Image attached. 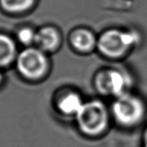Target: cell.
Segmentation results:
<instances>
[{
    "instance_id": "1",
    "label": "cell",
    "mask_w": 147,
    "mask_h": 147,
    "mask_svg": "<svg viewBox=\"0 0 147 147\" xmlns=\"http://www.w3.org/2000/svg\"><path fill=\"white\" fill-rule=\"evenodd\" d=\"M138 40L140 37L136 32L113 28L104 31L97 37L96 48L104 56L115 59L124 56Z\"/></svg>"
},
{
    "instance_id": "2",
    "label": "cell",
    "mask_w": 147,
    "mask_h": 147,
    "mask_svg": "<svg viewBox=\"0 0 147 147\" xmlns=\"http://www.w3.org/2000/svg\"><path fill=\"white\" fill-rule=\"evenodd\" d=\"M75 116L81 131L88 135H97L102 133L109 122L107 109L99 100L83 104Z\"/></svg>"
},
{
    "instance_id": "3",
    "label": "cell",
    "mask_w": 147,
    "mask_h": 147,
    "mask_svg": "<svg viewBox=\"0 0 147 147\" xmlns=\"http://www.w3.org/2000/svg\"><path fill=\"white\" fill-rule=\"evenodd\" d=\"M17 67L22 75L26 78H40L48 69L47 53L36 47L26 48L17 58Z\"/></svg>"
},
{
    "instance_id": "4",
    "label": "cell",
    "mask_w": 147,
    "mask_h": 147,
    "mask_svg": "<svg viewBox=\"0 0 147 147\" xmlns=\"http://www.w3.org/2000/svg\"><path fill=\"white\" fill-rule=\"evenodd\" d=\"M145 107L138 97L128 93L117 97L112 105V113L118 123L132 126L143 118Z\"/></svg>"
},
{
    "instance_id": "5",
    "label": "cell",
    "mask_w": 147,
    "mask_h": 147,
    "mask_svg": "<svg viewBox=\"0 0 147 147\" xmlns=\"http://www.w3.org/2000/svg\"><path fill=\"white\" fill-rule=\"evenodd\" d=\"M127 75L121 70L109 69L98 74L96 83L99 91L118 97L127 93L126 89L129 83Z\"/></svg>"
},
{
    "instance_id": "6",
    "label": "cell",
    "mask_w": 147,
    "mask_h": 147,
    "mask_svg": "<svg viewBox=\"0 0 147 147\" xmlns=\"http://www.w3.org/2000/svg\"><path fill=\"white\" fill-rule=\"evenodd\" d=\"M62 40V34L55 26H45L36 31L34 45L45 53H51L59 48Z\"/></svg>"
},
{
    "instance_id": "7",
    "label": "cell",
    "mask_w": 147,
    "mask_h": 147,
    "mask_svg": "<svg viewBox=\"0 0 147 147\" xmlns=\"http://www.w3.org/2000/svg\"><path fill=\"white\" fill-rule=\"evenodd\" d=\"M69 40L74 50L82 54L90 53L97 46V37L95 33L84 27L74 29L70 32Z\"/></svg>"
},
{
    "instance_id": "8",
    "label": "cell",
    "mask_w": 147,
    "mask_h": 147,
    "mask_svg": "<svg viewBox=\"0 0 147 147\" xmlns=\"http://www.w3.org/2000/svg\"><path fill=\"white\" fill-rule=\"evenodd\" d=\"M83 104L79 95L74 93H69L61 97L58 103V107L63 114L76 115Z\"/></svg>"
},
{
    "instance_id": "9",
    "label": "cell",
    "mask_w": 147,
    "mask_h": 147,
    "mask_svg": "<svg viewBox=\"0 0 147 147\" xmlns=\"http://www.w3.org/2000/svg\"><path fill=\"white\" fill-rule=\"evenodd\" d=\"M16 56V46L13 40L0 33V67L7 66Z\"/></svg>"
},
{
    "instance_id": "10",
    "label": "cell",
    "mask_w": 147,
    "mask_h": 147,
    "mask_svg": "<svg viewBox=\"0 0 147 147\" xmlns=\"http://www.w3.org/2000/svg\"><path fill=\"white\" fill-rule=\"evenodd\" d=\"M36 0H0V6L11 13H22L32 8Z\"/></svg>"
},
{
    "instance_id": "11",
    "label": "cell",
    "mask_w": 147,
    "mask_h": 147,
    "mask_svg": "<svg viewBox=\"0 0 147 147\" xmlns=\"http://www.w3.org/2000/svg\"><path fill=\"white\" fill-rule=\"evenodd\" d=\"M36 33V31H34L32 28L25 27L21 29L18 32V39L22 44L25 45H30L35 43Z\"/></svg>"
},
{
    "instance_id": "12",
    "label": "cell",
    "mask_w": 147,
    "mask_h": 147,
    "mask_svg": "<svg viewBox=\"0 0 147 147\" xmlns=\"http://www.w3.org/2000/svg\"><path fill=\"white\" fill-rule=\"evenodd\" d=\"M144 147H147V130L144 134Z\"/></svg>"
},
{
    "instance_id": "13",
    "label": "cell",
    "mask_w": 147,
    "mask_h": 147,
    "mask_svg": "<svg viewBox=\"0 0 147 147\" xmlns=\"http://www.w3.org/2000/svg\"><path fill=\"white\" fill-rule=\"evenodd\" d=\"M1 79H2V76H1V74H0V82H1Z\"/></svg>"
}]
</instances>
